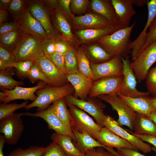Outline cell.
<instances>
[{
  "mask_svg": "<svg viewBox=\"0 0 156 156\" xmlns=\"http://www.w3.org/2000/svg\"><path fill=\"white\" fill-rule=\"evenodd\" d=\"M42 41L30 34H23L12 52L16 62L34 61L44 55L42 48Z\"/></svg>",
  "mask_w": 156,
  "mask_h": 156,
  "instance_id": "cell-3",
  "label": "cell"
},
{
  "mask_svg": "<svg viewBox=\"0 0 156 156\" xmlns=\"http://www.w3.org/2000/svg\"><path fill=\"white\" fill-rule=\"evenodd\" d=\"M23 116L42 118L47 123L49 129L54 130L56 133L68 136L74 142H76V139L72 130L68 128L61 121L50 107L46 109L38 111L35 113H23Z\"/></svg>",
  "mask_w": 156,
  "mask_h": 156,
  "instance_id": "cell-12",
  "label": "cell"
},
{
  "mask_svg": "<svg viewBox=\"0 0 156 156\" xmlns=\"http://www.w3.org/2000/svg\"><path fill=\"white\" fill-rule=\"evenodd\" d=\"M53 142L59 145L68 156H75L80 155L81 152L74 144L69 136L56 133L51 136Z\"/></svg>",
  "mask_w": 156,
  "mask_h": 156,
  "instance_id": "cell-28",
  "label": "cell"
},
{
  "mask_svg": "<svg viewBox=\"0 0 156 156\" xmlns=\"http://www.w3.org/2000/svg\"><path fill=\"white\" fill-rule=\"evenodd\" d=\"M5 142L3 135L1 134L0 135V156H4L3 151Z\"/></svg>",
  "mask_w": 156,
  "mask_h": 156,
  "instance_id": "cell-57",
  "label": "cell"
},
{
  "mask_svg": "<svg viewBox=\"0 0 156 156\" xmlns=\"http://www.w3.org/2000/svg\"><path fill=\"white\" fill-rule=\"evenodd\" d=\"M71 1L70 0H60L58 1V2L60 7L64 12L68 15L73 16L70 8Z\"/></svg>",
  "mask_w": 156,
  "mask_h": 156,
  "instance_id": "cell-53",
  "label": "cell"
},
{
  "mask_svg": "<svg viewBox=\"0 0 156 156\" xmlns=\"http://www.w3.org/2000/svg\"><path fill=\"white\" fill-rule=\"evenodd\" d=\"M145 79L148 92L153 96H156V66L149 70Z\"/></svg>",
  "mask_w": 156,
  "mask_h": 156,
  "instance_id": "cell-41",
  "label": "cell"
},
{
  "mask_svg": "<svg viewBox=\"0 0 156 156\" xmlns=\"http://www.w3.org/2000/svg\"><path fill=\"white\" fill-rule=\"evenodd\" d=\"M11 0H0V8L6 10L11 2Z\"/></svg>",
  "mask_w": 156,
  "mask_h": 156,
  "instance_id": "cell-55",
  "label": "cell"
},
{
  "mask_svg": "<svg viewBox=\"0 0 156 156\" xmlns=\"http://www.w3.org/2000/svg\"><path fill=\"white\" fill-rule=\"evenodd\" d=\"M55 53L64 55L71 48L64 41L55 39Z\"/></svg>",
  "mask_w": 156,
  "mask_h": 156,
  "instance_id": "cell-48",
  "label": "cell"
},
{
  "mask_svg": "<svg viewBox=\"0 0 156 156\" xmlns=\"http://www.w3.org/2000/svg\"><path fill=\"white\" fill-rule=\"evenodd\" d=\"M86 156V155L84 153L82 152V153L80 155H77V156Z\"/></svg>",
  "mask_w": 156,
  "mask_h": 156,
  "instance_id": "cell-61",
  "label": "cell"
},
{
  "mask_svg": "<svg viewBox=\"0 0 156 156\" xmlns=\"http://www.w3.org/2000/svg\"><path fill=\"white\" fill-rule=\"evenodd\" d=\"M71 129L76 139V142L73 141V143L81 152L84 153L89 150L98 147L105 148L103 145L87 133L79 132L73 129Z\"/></svg>",
  "mask_w": 156,
  "mask_h": 156,
  "instance_id": "cell-26",
  "label": "cell"
},
{
  "mask_svg": "<svg viewBox=\"0 0 156 156\" xmlns=\"http://www.w3.org/2000/svg\"><path fill=\"white\" fill-rule=\"evenodd\" d=\"M53 21L56 29L60 33L62 39L68 41L73 39L70 26L65 16L60 10L56 9L54 12Z\"/></svg>",
  "mask_w": 156,
  "mask_h": 156,
  "instance_id": "cell-27",
  "label": "cell"
},
{
  "mask_svg": "<svg viewBox=\"0 0 156 156\" xmlns=\"http://www.w3.org/2000/svg\"><path fill=\"white\" fill-rule=\"evenodd\" d=\"M66 77L67 81L71 83L74 88L73 96L76 98L86 100L92 85L93 80L79 73L66 74Z\"/></svg>",
  "mask_w": 156,
  "mask_h": 156,
  "instance_id": "cell-18",
  "label": "cell"
},
{
  "mask_svg": "<svg viewBox=\"0 0 156 156\" xmlns=\"http://www.w3.org/2000/svg\"><path fill=\"white\" fill-rule=\"evenodd\" d=\"M147 100L156 109V96H154L152 97H148L147 98Z\"/></svg>",
  "mask_w": 156,
  "mask_h": 156,
  "instance_id": "cell-58",
  "label": "cell"
},
{
  "mask_svg": "<svg viewBox=\"0 0 156 156\" xmlns=\"http://www.w3.org/2000/svg\"><path fill=\"white\" fill-rule=\"evenodd\" d=\"M118 96L135 112L149 116L155 109L147 100V98H133L123 96L118 93Z\"/></svg>",
  "mask_w": 156,
  "mask_h": 156,
  "instance_id": "cell-25",
  "label": "cell"
},
{
  "mask_svg": "<svg viewBox=\"0 0 156 156\" xmlns=\"http://www.w3.org/2000/svg\"><path fill=\"white\" fill-rule=\"evenodd\" d=\"M149 29V31L147 33L146 42L140 53L144 49L156 40V16L151 22Z\"/></svg>",
  "mask_w": 156,
  "mask_h": 156,
  "instance_id": "cell-44",
  "label": "cell"
},
{
  "mask_svg": "<svg viewBox=\"0 0 156 156\" xmlns=\"http://www.w3.org/2000/svg\"><path fill=\"white\" fill-rule=\"evenodd\" d=\"M156 62V40L144 49L133 61L131 66L136 79L141 83L146 78L151 66Z\"/></svg>",
  "mask_w": 156,
  "mask_h": 156,
  "instance_id": "cell-5",
  "label": "cell"
},
{
  "mask_svg": "<svg viewBox=\"0 0 156 156\" xmlns=\"http://www.w3.org/2000/svg\"><path fill=\"white\" fill-rule=\"evenodd\" d=\"M133 133L140 135H156V125L149 117L136 112L133 122Z\"/></svg>",
  "mask_w": 156,
  "mask_h": 156,
  "instance_id": "cell-22",
  "label": "cell"
},
{
  "mask_svg": "<svg viewBox=\"0 0 156 156\" xmlns=\"http://www.w3.org/2000/svg\"><path fill=\"white\" fill-rule=\"evenodd\" d=\"M34 61L27 60L20 62H15L9 64L8 68L14 67L16 69L17 77L22 80L28 78V74Z\"/></svg>",
  "mask_w": 156,
  "mask_h": 156,
  "instance_id": "cell-34",
  "label": "cell"
},
{
  "mask_svg": "<svg viewBox=\"0 0 156 156\" xmlns=\"http://www.w3.org/2000/svg\"><path fill=\"white\" fill-rule=\"evenodd\" d=\"M55 39L49 38L42 42V50L46 56L51 55L55 53Z\"/></svg>",
  "mask_w": 156,
  "mask_h": 156,
  "instance_id": "cell-45",
  "label": "cell"
},
{
  "mask_svg": "<svg viewBox=\"0 0 156 156\" xmlns=\"http://www.w3.org/2000/svg\"><path fill=\"white\" fill-rule=\"evenodd\" d=\"M98 147L88 150L84 152L86 156H116L112 153Z\"/></svg>",
  "mask_w": 156,
  "mask_h": 156,
  "instance_id": "cell-46",
  "label": "cell"
},
{
  "mask_svg": "<svg viewBox=\"0 0 156 156\" xmlns=\"http://www.w3.org/2000/svg\"><path fill=\"white\" fill-rule=\"evenodd\" d=\"M28 101L21 103H1L0 104V120L8 117L19 109L24 108L28 104Z\"/></svg>",
  "mask_w": 156,
  "mask_h": 156,
  "instance_id": "cell-37",
  "label": "cell"
},
{
  "mask_svg": "<svg viewBox=\"0 0 156 156\" xmlns=\"http://www.w3.org/2000/svg\"><path fill=\"white\" fill-rule=\"evenodd\" d=\"M96 140L105 147V149L107 147L117 149L125 148L136 150L127 141L105 127L101 128Z\"/></svg>",
  "mask_w": 156,
  "mask_h": 156,
  "instance_id": "cell-19",
  "label": "cell"
},
{
  "mask_svg": "<svg viewBox=\"0 0 156 156\" xmlns=\"http://www.w3.org/2000/svg\"><path fill=\"white\" fill-rule=\"evenodd\" d=\"M112 5L118 18V24L123 28L129 27L132 17L136 13L133 0H112Z\"/></svg>",
  "mask_w": 156,
  "mask_h": 156,
  "instance_id": "cell-20",
  "label": "cell"
},
{
  "mask_svg": "<svg viewBox=\"0 0 156 156\" xmlns=\"http://www.w3.org/2000/svg\"><path fill=\"white\" fill-rule=\"evenodd\" d=\"M66 103L69 107L71 129L79 132L86 133L96 140L102 127L83 111L72 104Z\"/></svg>",
  "mask_w": 156,
  "mask_h": 156,
  "instance_id": "cell-4",
  "label": "cell"
},
{
  "mask_svg": "<svg viewBox=\"0 0 156 156\" xmlns=\"http://www.w3.org/2000/svg\"><path fill=\"white\" fill-rule=\"evenodd\" d=\"M152 150L156 153V147L153 146L151 147Z\"/></svg>",
  "mask_w": 156,
  "mask_h": 156,
  "instance_id": "cell-60",
  "label": "cell"
},
{
  "mask_svg": "<svg viewBox=\"0 0 156 156\" xmlns=\"http://www.w3.org/2000/svg\"><path fill=\"white\" fill-rule=\"evenodd\" d=\"M45 148L36 146H30L26 149L19 147L11 151L8 156H40Z\"/></svg>",
  "mask_w": 156,
  "mask_h": 156,
  "instance_id": "cell-36",
  "label": "cell"
},
{
  "mask_svg": "<svg viewBox=\"0 0 156 156\" xmlns=\"http://www.w3.org/2000/svg\"><path fill=\"white\" fill-rule=\"evenodd\" d=\"M59 70L65 75L66 74L64 61V55L55 53L46 56Z\"/></svg>",
  "mask_w": 156,
  "mask_h": 156,
  "instance_id": "cell-43",
  "label": "cell"
},
{
  "mask_svg": "<svg viewBox=\"0 0 156 156\" xmlns=\"http://www.w3.org/2000/svg\"><path fill=\"white\" fill-rule=\"evenodd\" d=\"M29 11L41 24L49 38L55 39V31L51 23L49 12L42 2L33 1L29 4Z\"/></svg>",
  "mask_w": 156,
  "mask_h": 156,
  "instance_id": "cell-17",
  "label": "cell"
},
{
  "mask_svg": "<svg viewBox=\"0 0 156 156\" xmlns=\"http://www.w3.org/2000/svg\"><path fill=\"white\" fill-rule=\"evenodd\" d=\"M122 60L123 78L119 93L123 96L131 97H149L150 94L148 92H140L137 89L136 78L131 67L129 57H122Z\"/></svg>",
  "mask_w": 156,
  "mask_h": 156,
  "instance_id": "cell-8",
  "label": "cell"
},
{
  "mask_svg": "<svg viewBox=\"0 0 156 156\" xmlns=\"http://www.w3.org/2000/svg\"><path fill=\"white\" fill-rule=\"evenodd\" d=\"M28 79L32 83L39 80L44 82L48 85L52 86L50 81L34 61L29 71Z\"/></svg>",
  "mask_w": 156,
  "mask_h": 156,
  "instance_id": "cell-39",
  "label": "cell"
},
{
  "mask_svg": "<svg viewBox=\"0 0 156 156\" xmlns=\"http://www.w3.org/2000/svg\"><path fill=\"white\" fill-rule=\"evenodd\" d=\"M91 6L95 12L105 18L112 25H119V18L112 2L109 3L105 0H92Z\"/></svg>",
  "mask_w": 156,
  "mask_h": 156,
  "instance_id": "cell-23",
  "label": "cell"
},
{
  "mask_svg": "<svg viewBox=\"0 0 156 156\" xmlns=\"http://www.w3.org/2000/svg\"><path fill=\"white\" fill-rule=\"evenodd\" d=\"M122 76L104 77L93 83L89 95L90 97L103 94L118 95L122 81Z\"/></svg>",
  "mask_w": 156,
  "mask_h": 156,
  "instance_id": "cell-14",
  "label": "cell"
},
{
  "mask_svg": "<svg viewBox=\"0 0 156 156\" xmlns=\"http://www.w3.org/2000/svg\"><path fill=\"white\" fill-rule=\"evenodd\" d=\"M23 34L19 28L0 36V46L12 52Z\"/></svg>",
  "mask_w": 156,
  "mask_h": 156,
  "instance_id": "cell-31",
  "label": "cell"
},
{
  "mask_svg": "<svg viewBox=\"0 0 156 156\" xmlns=\"http://www.w3.org/2000/svg\"><path fill=\"white\" fill-rule=\"evenodd\" d=\"M136 21L129 27L119 29L111 34L103 36L99 42L102 47L112 57H128L131 53L132 41L130 36Z\"/></svg>",
  "mask_w": 156,
  "mask_h": 156,
  "instance_id": "cell-1",
  "label": "cell"
},
{
  "mask_svg": "<svg viewBox=\"0 0 156 156\" xmlns=\"http://www.w3.org/2000/svg\"><path fill=\"white\" fill-rule=\"evenodd\" d=\"M74 91L73 86L69 84L58 86L46 85L36 92V99L28 104L25 108L28 110L36 107L38 111L44 110L57 100L64 98Z\"/></svg>",
  "mask_w": 156,
  "mask_h": 156,
  "instance_id": "cell-2",
  "label": "cell"
},
{
  "mask_svg": "<svg viewBox=\"0 0 156 156\" xmlns=\"http://www.w3.org/2000/svg\"><path fill=\"white\" fill-rule=\"evenodd\" d=\"M86 0H72L71 8L72 11L75 12H79L85 10L87 5Z\"/></svg>",
  "mask_w": 156,
  "mask_h": 156,
  "instance_id": "cell-47",
  "label": "cell"
},
{
  "mask_svg": "<svg viewBox=\"0 0 156 156\" xmlns=\"http://www.w3.org/2000/svg\"><path fill=\"white\" fill-rule=\"evenodd\" d=\"M123 27L120 25L109 27L80 30L77 32V35L82 40H88L100 38L105 35L112 34Z\"/></svg>",
  "mask_w": 156,
  "mask_h": 156,
  "instance_id": "cell-29",
  "label": "cell"
},
{
  "mask_svg": "<svg viewBox=\"0 0 156 156\" xmlns=\"http://www.w3.org/2000/svg\"><path fill=\"white\" fill-rule=\"evenodd\" d=\"M148 17L146 25L137 38L132 41L130 46L132 62L140 54L146 42L147 33V31L154 18L156 16V5H150L148 7Z\"/></svg>",
  "mask_w": 156,
  "mask_h": 156,
  "instance_id": "cell-21",
  "label": "cell"
},
{
  "mask_svg": "<svg viewBox=\"0 0 156 156\" xmlns=\"http://www.w3.org/2000/svg\"><path fill=\"white\" fill-rule=\"evenodd\" d=\"M148 117L152 120L156 125V109L151 113Z\"/></svg>",
  "mask_w": 156,
  "mask_h": 156,
  "instance_id": "cell-59",
  "label": "cell"
},
{
  "mask_svg": "<svg viewBox=\"0 0 156 156\" xmlns=\"http://www.w3.org/2000/svg\"><path fill=\"white\" fill-rule=\"evenodd\" d=\"M76 53L79 73L92 79L90 64L84 51L81 48H79Z\"/></svg>",
  "mask_w": 156,
  "mask_h": 156,
  "instance_id": "cell-32",
  "label": "cell"
},
{
  "mask_svg": "<svg viewBox=\"0 0 156 156\" xmlns=\"http://www.w3.org/2000/svg\"><path fill=\"white\" fill-rule=\"evenodd\" d=\"M64 98L60 99L49 107L57 118L68 128L72 130L70 114Z\"/></svg>",
  "mask_w": 156,
  "mask_h": 156,
  "instance_id": "cell-30",
  "label": "cell"
},
{
  "mask_svg": "<svg viewBox=\"0 0 156 156\" xmlns=\"http://www.w3.org/2000/svg\"><path fill=\"white\" fill-rule=\"evenodd\" d=\"M18 23L23 34H31L42 41L49 38L40 23L27 10L22 12Z\"/></svg>",
  "mask_w": 156,
  "mask_h": 156,
  "instance_id": "cell-15",
  "label": "cell"
},
{
  "mask_svg": "<svg viewBox=\"0 0 156 156\" xmlns=\"http://www.w3.org/2000/svg\"><path fill=\"white\" fill-rule=\"evenodd\" d=\"M24 1L22 0H12L9 6V10L14 14H17L22 10Z\"/></svg>",
  "mask_w": 156,
  "mask_h": 156,
  "instance_id": "cell-51",
  "label": "cell"
},
{
  "mask_svg": "<svg viewBox=\"0 0 156 156\" xmlns=\"http://www.w3.org/2000/svg\"><path fill=\"white\" fill-rule=\"evenodd\" d=\"M19 28L18 23L13 22L4 23L0 25V36Z\"/></svg>",
  "mask_w": 156,
  "mask_h": 156,
  "instance_id": "cell-49",
  "label": "cell"
},
{
  "mask_svg": "<svg viewBox=\"0 0 156 156\" xmlns=\"http://www.w3.org/2000/svg\"><path fill=\"white\" fill-rule=\"evenodd\" d=\"M133 5L138 7H142L147 3L149 0H133Z\"/></svg>",
  "mask_w": 156,
  "mask_h": 156,
  "instance_id": "cell-56",
  "label": "cell"
},
{
  "mask_svg": "<svg viewBox=\"0 0 156 156\" xmlns=\"http://www.w3.org/2000/svg\"><path fill=\"white\" fill-rule=\"evenodd\" d=\"M64 61L66 74L79 73L76 53L73 49L71 48L65 54Z\"/></svg>",
  "mask_w": 156,
  "mask_h": 156,
  "instance_id": "cell-35",
  "label": "cell"
},
{
  "mask_svg": "<svg viewBox=\"0 0 156 156\" xmlns=\"http://www.w3.org/2000/svg\"><path fill=\"white\" fill-rule=\"evenodd\" d=\"M22 80L16 81L12 76V73L6 69L0 71V88L3 91L5 90H12L18 86H24Z\"/></svg>",
  "mask_w": 156,
  "mask_h": 156,
  "instance_id": "cell-33",
  "label": "cell"
},
{
  "mask_svg": "<svg viewBox=\"0 0 156 156\" xmlns=\"http://www.w3.org/2000/svg\"><path fill=\"white\" fill-rule=\"evenodd\" d=\"M74 21L77 25L84 27L99 28L113 26L102 16L92 13L75 17Z\"/></svg>",
  "mask_w": 156,
  "mask_h": 156,
  "instance_id": "cell-24",
  "label": "cell"
},
{
  "mask_svg": "<svg viewBox=\"0 0 156 156\" xmlns=\"http://www.w3.org/2000/svg\"><path fill=\"white\" fill-rule=\"evenodd\" d=\"M40 156H68L60 146L52 142L47 147Z\"/></svg>",
  "mask_w": 156,
  "mask_h": 156,
  "instance_id": "cell-42",
  "label": "cell"
},
{
  "mask_svg": "<svg viewBox=\"0 0 156 156\" xmlns=\"http://www.w3.org/2000/svg\"><path fill=\"white\" fill-rule=\"evenodd\" d=\"M88 51L93 58L101 63L108 61L113 57L102 47L99 45H95L89 47Z\"/></svg>",
  "mask_w": 156,
  "mask_h": 156,
  "instance_id": "cell-38",
  "label": "cell"
},
{
  "mask_svg": "<svg viewBox=\"0 0 156 156\" xmlns=\"http://www.w3.org/2000/svg\"><path fill=\"white\" fill-rule=\"evenodd\" d=\"M8 13L6 10L0 9V25L5 23L8 18Z\"/></svg>",
  "mask_w": 156,
  "mask_h": 156,
  "instance_id": "cell-54",
  "label": "cell"
},
{
  "mask_svg": "<svg viewBox=\"0 0 156 156\" xmlns=\"http://www.w3.org/2000/svg\"><path fill=\"white\" fill-rule=\"evenodd\" d=\"M15 62V57L12 52L5 48L0 46V70L6 69L7 68V66L9 64Z\"/></svg>",
  "mask_w": 156,
  "mask_h": 156,
  "instance_id": "cell-40",
  "label": "cell"
},
{
  "mask_svg": "<svg viewBox=\"0 0 156 156\" xmlns=\"http://www.w3.org/2000/svg\"><path fill=\"white\" fill-rule=\"evenodd\" d=\"M100 100L109 104L118 115L116 121L120 125H125L133 131V122L136 112L118 95L103 94L97 96Z\"/></svg>",
  "mask_w": 156,
  "mask_h": 156,
  "instance_id": "cell-7",
  "label": "cell"
},
{
  "mask_svg": "<svg viewBox=\"0 0 156 156\" xmlns=\"http://www.w3.org/2000/svg\"><path fill=\"white\" fill-rule=\"evenodd\" d=\"M133 135L137 137L144 142H145L153 145L156 147V135H140L133 133L132 131L128 130Z\"/></svg>",
  "mask_w": 156,
  "mask_h": 156,
  "instance_id": "cell-52",
  "label": "cell"
},
{
  "mask_svg": "<svg viewBox=\"0 0 156 156\" xmlns=\"http://www.w3.org/2000/svg\"><path fill=\"white\" fill-rule=\"evenodd\" d=\"M23 113H14L0 121V132L4 137L5 143L14 145L18 143L24 129L21 117Z\"/></svg>",
  "mask_w": 156,
  "mask_h": 156,
  "instance_id": "cell-6",
  "label": "cell"
},
{
  "mask_svg": "<svg viewBox=\"0 0 156 156\" xmlns=\"http://www.w3.org/2000/svg\"><path fill=\"white\" fill-rule=\"evenodd\" d=\"M64 98L66 102L76 106L89 114L101 127H104L103 121L106 115L102 111V109L105 106L104 104L92 100L78 99L71 94L66 96Z\"/></svg>",
  "mask_w": 156,
  "mask_h": 156,
  "instance_id": "cell-13",
  "label": "cell"
},
{
  "mask_svg": "<svg viewBox=\"0 0 156 156\" xmlns=\"http://www.w3.org/2000/svg\"><path fill=\"white\" fill-rule=\"evenodd\" d=\"M116 151L119 156H148L142 154L138 151L133 149L122 148L117 149Z\"/></svg>",
  "mask_w": 156,
  "mask_h": 156,
  "instance_id": "cell-50",
  "label": "cell"
},
{
  "mask_svg": "<svg viewBox=\"0 0 156 156\" xmlns=\"http://www.w3.org/2000/svg\"><path fill=\"white\" fill-rule=\"evenodd\" d=\"M50 82L51 85L60 86L66 84V75L57 68L45 55L33 61Z\"/></svg>",
  "mask_w": 156,
  "mask_h": 156,
  "instance_id": "cell-16",
  "label": "cell"
},
{
  "mask_svg": "<svg viewBox=\"0 0 156 156\" xmlns=\"http://www.w3.org/2000/svg\"><path fill=\"white\" fill-rule=\"evenodd\" d=\"M92 79L96 81L110 76H122L123 63L122 57L115 56L106 62L90 64Z\"/></svg>",
  "mask_w": 156,
  "mask_h": 156,
  "instance_id": "cell-10",
  "label": "cell"
},
{
  "mask_svg": "<svg viewBox=\"0 0 156 156\" xmlns=\"http://www.w3.org/2000/svg\"><path fill=\"white\" fill-rule=\"evenodd\" d=\"M47 84L39 81L36 85L31 87H23L20 86L15 87L12 90H5L0 92V103H8L16 100H28L33 101L36 98V92Z\"/></svg>",
  "mask_w": 156,
  "mask_h": 156,
  "instance_id": "cell-11",
  "label": "cell"
},
{
  "mask_svg": "<svg viewBox=\"0 0 156 156\" xmlns=\"http://www.w3.org/2000/svg\"><path fill=\"white\" fill-rule=\"evenodd\" d=\"M103 125L104 127L128 142L136 150L144 154L151 152V146L150 145L144 142L131 133H130L122 128L117 122L110 116H106L104 120Z\"/></svg>",
  "mask_w": 156,
  "mask_h": 156,
  "instance_id": "cell-9",
  "label": "cell"
}]
</instances>
